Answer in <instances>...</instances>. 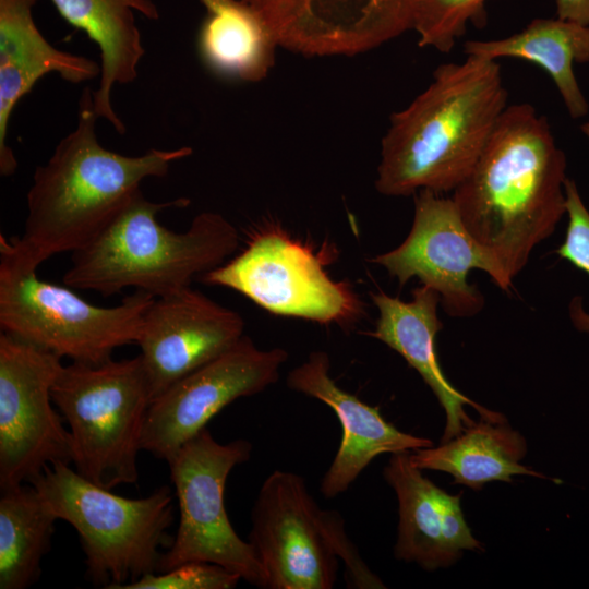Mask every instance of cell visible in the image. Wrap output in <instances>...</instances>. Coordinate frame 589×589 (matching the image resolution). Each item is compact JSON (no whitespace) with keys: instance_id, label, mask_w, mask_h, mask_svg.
I'll return each mask as SVG.
<instances>
[{"instance_id":"83f0119b","label":"cell","mask_w":589,"mask_h":589,"mask_svg":"<svg viewBox=\"0 0 589 589\" xmlns=\"http://www.w3.org/2000/svg\"><path fill=\"white\" fill-rule=\"evenodd\" d=\"M560 20L589 26V0H555Z\"/></svg>"},{"instance_id":"9a60e30c","label":"cell","mask_w":589,"mask_h":589,"mask_svg":"<svg viewBox=\"0 0 589 589\" xmlns=\"http://www.w3.org/2000/svg\"><path fill=\"white\" fill-rule=\"evenodd\" d=\"M329 371V356L314 351L287 376V385L292 390L327 405L341 424L340 445L320 484L325 498L347 491L378 455L433 446L425 437L398 430L382 417L378 408L340 388Z\"/></svg>"},{"instance_id":"8992f818","label":"cell","mask_w":589,"mask_h":589,"mask_svg":"<svg viewBox=\"0 0 589 589\" xmlns=\"http://www.w3.org/2000/svg\"><path fill=\"white\" fill-rule=\"evenodd\" d=\"M51 397L69 425L75 470L108 490L136 483L137 454L153 399L140 354L63 365Z\"/></svg>"},{"instance_id":"d4e9b609","label":"cell","mask_w":589,"mask_h":589,"mask_svg":"<svg viewBox=\"0 0 589 589\" xmlns=\"http://www.w3.org/2000/svg\"><path fill=\"white\" fill-rule=\"evenodd\" d=\"M564 192L568 225L556 253L589 275V211L573 179L565 180ZM569 317L577 330L589 334V312L584 310L580 297L570 301Z\"/></svg>"},{"instance_id":"f1b7e54d","label":"cell","mask_w":589,"mask_h":589,"mask_svg":"<svg viewBox=\"0 0 589 589\" xmlns=\"http://www.w3.org/2000/svg\"><path fill=\"white\" fill-rule=\"evenodd\" d=\"M207 11L216 10L226 0H200Z\"/></svg>"},{"instance_id":"44dd1931","label":"cell","mask_w":589,"mask_h":589,"mask_svg":"<svg viewBox=\"0 0 589 589\" xmlns=\"http://www.w3.org/2000/svg\"><path fill=\"white\" fill-rule=\"evenodd\" d=\"M412 465L409 452L392 454L384 478L398 500V536L395 556L414 562L426 570L448 567L457 558L443 542V515L446 492Z\"/></svg>"},{"instance_id":"5bb4252c","label":"cell","mask_w":589,"mask_h":589,"mask_svg":"<svg viewBox=\"0 0 589 589\" xmlns=\"http://www.w3.org/2000/svg\"><path fill=\"white\" fill-rule=\"evenodd\" d=\"M243 330L238 312L191 287L156 298L136 342L153 399L233 347Z\"/></svg>"},{"instance_id":"f546056e","label":"cell","mask_w":589,"mask_h":589,"mask_svg":"<svg viewBox=\"0 0 589 589\" xmlns=\"http://www.w3.org/2000/svg\"><path fill=\"white\" fill-rule=\"evenodd\" d=\"M580 129L582 133L587 136V139L589 140V121L582 123Z\"/></svg>"},{"instance_id":"9c48e42d","label":"cell","mask_w":589,"mask_h":589,"mask_svg":"<svg viewBox=\"0 0 589 589\" xmlns=\"http://www.w3.org/2000/svg\"><path fill=\"white\" fill-rule=\"evenodd\" d=\"M156 297L136 290L110 308L94 305L36 272L0 275L3 333L73 362L98 364L118 347L137 342L143 317Z\"/></svg>"},{"instance_id":"277c9868","label":"cell","mask_w":589,"mask_h":589,"mask_svg":"<svg viewBox=\"0 0 589 589\" xmlns=\"http://www.w3.org/2000/svg\"><path fill=\"white\" fill-rule=\"evenodd\" d=\"M188 203L184 197L156 203L137 191L89 244L72 253L63 284L105 297L133 287L160 298L190 287L235 253L239 233L214 212L196 215L183 232L157 221L160 211Z\"/></svg>"},{"instance_id":"4fadbf2b","label":"cell","mask_w":589,"mask_h":589,"mask_svg":"<svg viewBox=\"0 0 589 589\" xmlns=\"http://www.w3.org/2000/svg\"><path fill=\"white\" fill-rule=\"evenodd\" d=\"M288 360L283 348L263 350L244 336L229 350L177 381L154 398L144 424L142 450L168 460L226 406L256 395L279 378Z\"/></svg>"},{"instance_id":"e0dca14e","label":"cell","mask_w":589,"mask_h":589,"mask_svg":"<svg viewBox=\"0 0 589 589\" xmlns=\"http://www.w3.org/2000/svg\"><path fill=\"white\" fill-rule=\"evenodd\" d=\"M38 0H0V173L15 172L17 160L8 145L9 120L19 100L39 79L58 73L80 84L100 74V64L53 47L37 27Z\"/></svg>"},{"instance_id":"4316f807","label":"cell","mask_w":589,"mask_h":589,"mask_svg":"<svg viewBox=\"0 0 589 589\" xmlns=\"http://www.w3.org/2000/svg\"><path fill=\"white\" fill-rule=\"evenodd\" d=\"M442 536L447 551L457 560L462 550H482L481 543L472 536L464 518L460 494L445 495Z\"/></svg>"},{"instance_id":"ba28073f","label":"cell","mask_w":589,"mask_h":589,"mask_svg":"<svg viewBox=\"0 0 589 589\" xmlns=\"http://www.w3.org/2000/svg\"><path fill=\"white\" fill-rule=\"evenodd\" d=\"M251 453L249 441L238 438L221 444L204 429L167 460L180 518L156 573L188 562H208L265 588L262 564L252 544L237 534L225 506L227 478L236 466L250 459Z\"/></svg>"},{"instance_id":"5b68a950","label":"cell","mask_w":589,"mask_h":589,"mask_svg":"<svg viewBox=\"0 0 589 589\" xmlns=\"http://www.w3.org/2000/svg\"><path fill=\"white\" fill-rule=\"evenodd\" d=\"M32 484L58 519L80 537L86 577L95 586L122 589L157 572L173 537V496L168 485L141 498L113 494L65 462L46 466Z\"/></svg>"},{"instance_id":"52a82bcc","label":"cell","mask_w":589,"mask_h":589,"mask_svg":"<svg viewBox=\"0 0 589 589\" xmlns=\"http://www.w3.org/2000/svg\"><path fill=\"white\" fill-rule=\"evenodd\" d=\"M252 544L268 589H330L339 560L354 588H384L360 557L337 512L322 509L298 473L273 471L251 513Z\"/></svg>"},{"instance_id":"2e32d148","label":"cell","mask_w":589,"mask_h":589,"mask_svg":"<svg viewBox=\"0 0 589 589\" xmlns=\"http://www.w3.org/2000/svg\"><path fill=\"white\" fill-rule=\"evenodd\" d=\"M371 299L378 310V318L374 330L365 334L397 351L436 396L446 413L442 443L476 423L466 413V405L472 406L484 420L505 422L501 413L483 408L456 389L443 373L435 345L436 334L443 327L437 316L441 303L437 291L421 285L412 290L409 302L382 290L371 293Z\"/></svg>"},{"instance_id":"7402d4cb","label":"cell","mask_w":589,"mask_h":589,"mask_svg":"<svg viewBox=\"0 0 589 589\" xmlns=\"http://www.w3.org/2000/svg\"><path fill=\"white\" fill-rule=\"evenodd\" d=\"M278 43L263 19L241 0L207 11L197 34L204 64L216 75L244 82L266 77Z\"/></svg>"},{"instance_id":"ac0fdd59","label":"cell","mask_w":589,"mask_h":589,"mask_svg":"<svg viewBox=\"0 0 589 589\" xmlns=\"http://www.w3.org/2000/svg\"><path fill=\"white\" fill-rule=\"evenodd\" d=\"M59 14L72 26L85 32L100 52L98 88L93 91L98 118L108 121L123 134L125 127L116 113L111 92L117 84H129L137 77L145 53L135 12L158 20L152 0H51Z\"/></svg>"},{"instance_id":"7a4b0ae2","label":"cell","mask_w":589,"mask_h":589,"mask_svg":"<svg viewBox=\"0 0 589 589\" xmlns=\"http://www.w3.org/2000/svg\"><path fill=\"white\" fill-rule=\"evenodd\" d=\"M566 156L545 116L509 105L453 201L470 233L513 279L566 214Z\"/></svg>"},{"instance_id":"603a6c76","label":"cell","mask_w":589,"mask_h":589,"mask_svg":"<svg viewBox=\"0 0 589 589\" xmlns=\"http://www.w3.org/2000/svg\"><path fill=\"white\" fill-rule=\"evenodd\" d=\"M56 520L32 484L1 491L0 589H25L37 581Z\"/></svg>"},{"instance_id":"cb8c5ba5","label":"cell","mask_w":589,"mask_h":589,"mask_svg":"<svg viewBox=\"0 0 589 589\" xmlns=\"http://www.w3.org/2000/svg\"><path fill=\"white\" fill-rule=\"evenodd\" d=\"M485 1L420 0L412 27L419 36V46L449 52L469 22L477 26L485 23Z\"/></svg>"},{"instance_id":"8fae6325","label":"cell","mask_w":589,"mask_h":589,"mask_svg":"<svg viewBox=\"0 0 589 589\" xmlns=\"http://www.w3.org/2000/svg\"><path fill=\"white\" fill-rule=\"evenodd\" d=\"M57 354L1 332L0 488L31 482L46 466L72 462V442L52 405Z\"/></svg>"},{"instance_id":"ffe728a7","label":"cell","mask_w":589,"mask_h":589,"mask_svg":"<svg viewBox=\"0 0 589 589\" xmlns=\"http://www.w3.org/2000/svg\"><path fill=\"white\" fill-rule=\"evenodd\" d=\"M526 452V442L518 432L505 422L482 419L437 447L416 449L410 459L421 470L444 471L454 477V483L481 490L488 482H510L518 474L546 479L520 464Z\"/></svg>"},{"instance_id":"30bf717a","label":"cell","mask_w":589,"mask_h":589,"mask_svg":"<svg viewBox=\"0 0 589 589\" xmlns=\"http://www.w3.org/2000/svg\"><path fill=\"white\" fill-rule=\"evenodd\" d=\"M233 289L269 313L320 324L353 325L364 304L346 281H336L308 245L278 229L256 233L230 261L199 276Z\"/></svg>"},{"instance_id":"d6986e66","label":"cell","mask_w":589,"mask_h":589,"mask_svg":"<svg viewBox=\"0 0 589 589\" xmlns=\"http://www.w3.org/2000/svg\"><path fill=\"white\" fill-rule=\"evenodd\" d=\"M464 52L489 60L516 58L532 62L551 76L573 119L588 113L573 65L589 62V26L557 17L536 19L504 38L467 40Z\"/></svg>"},{"instance_id":"6da1fadb","label":"cell","mask_w":589,"mask_h":589,"mask_svg":"<svg viewBox=\"0 0 589 589\" xmlns=\"http://www.w3.org/2000/svg\"><path fill=\"white\" fill-rule=\"evenodd\" d=\"M93 91L79 101L75 129L38 166L27 192L23 233L0 236V275L36 272L51 256L89 244L120 213L146 178L164 177L189 146L152 148L139 156L106 149L97 140Z\"/></svg>"},{"instance_id":"484cf974","label":"cell","mask_w":589,"mask_h":589,"mask_svg":"<svg viewBox=\"0 0 589 589\" xmlns=\"http://www.w3.org/2000/svg\"><path fill=\"white\" fill-rule=\"evenodd\" d=\"M241 577L208 562H188L164 573H152L122 589H232Z\"/></svg>"},{"instance_id":"7c38bea8","label":"cell","mask_w":589,"mask_h":589,"mask_svg":"<svg viewBox=\"0 0 589 589\" xmlns=\"http://www.w3.org/2000/svg\"><path fill=\"white\" fill-rule=\"evenodd\" d=\"M370 262L383 266L400 287L417 277L438 292L445 312L455 317L476 315L484 305L480 290L467 280L470 271L485 272L503 290L513 280L467 229L453 199L431 190L414 197L413 223L404 242Z\"/></svg>"},{"instance_id":"3957f363","label":"cell","mask_w":589,"mask_h":589,"mask_svg":"<svg viewBox=\"0 0 589 589\" xmlns=\"http://www.w3.org/2000/svg\"><path fill=\"white\" fill-rule=\"evenodd\" d=\"M496 60L443 63L382 139L376 190L408 196L454 191L471 172L507 105Z\"/></svg>"}]
</instances>
